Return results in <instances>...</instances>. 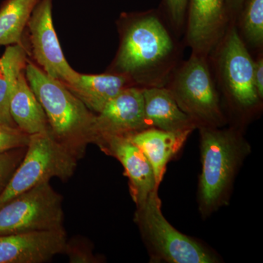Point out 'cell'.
<instances>
[{"label": "cell", "instance_id": "obj_13", "mask_svg": "<svg viewBox=\"0 0 263 263\" xmlns=\"http://www.w3.org/2000/svg\"><path fill=\"white\" fill-rule=\"evenodd\" d=\"M97 145L104 153L112 156L122 164L136 207L146 201L155 189H159L149 161L128 137H105Z\"/></svg>", "mask_w": 263, "mask_h": 263}, {"label": "cell", "instance_id": "obj_26", "mask_svg": "<svg viewBox=\"0 0 263 263\" xmlns=\"http://www.w3.org/2000/svg\"><path fill=\"white\" fill-rule=\"evenodd\" d=\"M245 0H226L227 15L229 24L235 23Z\"/></svg>", "mask_w": 263, "mask_h": 263}, {"label": "cell", "instance_id": "obj_7", "mask_svg": "<svg viewBox=\"0 0 263 263\" xmlns=\"http://www.w3.org/2000/svg\"><path fill=\"white\" fill-rule=\"evenodd\" d=\"M79 160L50 130L29 136L23 159L0 195V207L30 189L50 182L53 178L67 181L73 176Z\"/></svg>", "mask_w": 263, "mask_h": 263}, {"label": "cell", "instance_id": "obj_21", "mask_svg": "<svg viewBox=\"0 0 263 263\" xmlns=\"http://www.w3.org/2000/svg\"><path fill=\"white\" fill-rule=\"evenodd\" d=\"M189 0H162L161 11L175 34L181 32L186 24Z\"/></svg>", "mask_w": 263, "mask_h": 263}, {"label": "cell", "instance_id": "obj_24", "mask_svg": "<svg viewBox=\"0 0 263 263\" xmlns=\"http://www.w3.org/2000/svg\"><path fill=\"white\" fill-rule=\"evenodd\" d=\"M29 136L16 127L0 124V155L15 148L26 147Z\"/></svg>", "mask_w": 263, "mask_h": 263}, {"label": "cell", "instance_id": "obj_4", "mask_svg": "<svg viewBox=\"0 0 263 263\" xmlns=\"http://www.w3.org/2000/svg\"><path fill=\"white\" fill-rule=\"evenodd\" d=\"M223 108L235 120L243 124L260 112L262 99L254 82V59L240 37L235 23L228 24L226 32L209 57ZM229 121V120H228Z\"/></svg>", "mask_w": 263, "mask_h": 263}, {"label": "cell", "instance_id": "obj_19", "mask_svg": "<svg viewBox=\"0 0 263 263\" xmlns=\"http://www.w3.org/2000/svg\"><path fill=\"white\" fill-rule=\"evenodd\" d=\"M40 0H5L0 7V46L24 42V31Z\"/></svg>", "mask_w": 263, "mask_h": 263}, {"label": "cell", "instance_id": "obj_6", "mask_svg": "<svg viewBox=\"0 0 263 263\" xmlns=\"http://www.w3.org/2000/svg\"><path fill=\"white\" fill-rule=\"evenodd\" d=\"M158 190L155 189L146 201L137 207L135 214V221L148 249L151 262H220V257L213 249L170 224L162 214Z\"/></svg>", "mask_w": 263, "mask_h": 263}, {"label": "cell", "instance_id": "obj_20", "mask_svg": "<svg viewBox=\"0 0 263 263\" xmlns=\"http://www.w3.org/2000/svg\"><path fill=\"white\" fill-rule=\"evenodd\" d=\"M235 25L247 48L262 51L263 0H245Z\"/></svg>", "mask_w": 263, "mask_h": 263}, {"label": "cell", "instance_id": "obj_16", "mask_svg": "<svg viewBox=\"0 0 263 263\" xmlns=\"http://www.w3.org/2000/svg\"><path fill=\"white\" fill-rule=\"evenodd\" d=\"M65 85L95 114L123 90L134 86L126 76L108 72L97 75L79 73L76 82Z\"/></svg>", "mask_w": 263, "mask_h": 263}, {"label": "cell", "instance_id": "obj_15", "mask_svg": "<svg viewBox=\"0 0 263 263\" xmlns=\"http://www.w3.org/2000/svg\"><path fill=\"white\" fill-rule=\"evenodd\" d=\"M145 118L148 127L173 133H192L196 126L163 87L143 88Z\"/></svg>", "mask_w": 263, "mask_h": 263}, {"label": "cell", "instance_id": "obj_1", "mask_svg": "<svg viewBox=\"0 0 263 263\" xmlns=\"http://www.w3.org/2000/svg\"><path fill=\"white\" fill-rule=\"evenodd\" d=\"M117 24L119 48L106 72L126 76L138 87L165 86L181 62V48L162 11L124 12Z\"/></svg>", "mask_w": 263, "mask_h": 263}, {"label": "cell", "instance_id": "obj_3", "mask_svg": "<svg viewBox=\"0 0 263 263\" xmlns=\"http://www.w3.org/2000/svg\"><path fill=\"white\" fill-rule=\"evenodd\" d=\"M24 72L47 117L50 133L80 160L89 144H96V114L63 83L47 75L29 60Z\"/></svg>", "mask_w": 263, "mask_h": 263}, {"label": "cell", "instance_id": "obj_5", "mask_svg": "<svg viewBox=\"0 0 263 263\" xmlns=\"http://www.w3.org/2000/svg\"><path fill=\"white\" fill-rule=\"evenodd\" d=\"M164 87L197 129L223 127L228 124L209 57L192 53L180 62Z\"/></svg>", "mask_w": 263, "mask_h": 263}, {"label": "cell", "instance_id": "obj_17", "mask_svg": "<svg viewBox=\"0 0 263 263\" xmlns=\"http://www.w3.org/2000/svg\"><path fill=\"white\" fill-rule=\"evenodd\" d=\"M10 114L15 125L28 136L49 131L42 105L29 86L24 70L19 76L10 101Z\"/></svg>", "mask_w": 263, "mask_h": 263}, {"label": "cell", "instance_id": "obj_2", "mask_svg": "<svg viewBox=\"0 0 263 263\" xmlns=\"http://www.w3.org/2000/svg\"><path fill=\"white\" fill-rule=\"evenodd\" d=\"M202 171L199 177V211L209 217L230 202L233 183L251 146L242 128H199Z\"/></svg>", "mask_w": 263, "mask_h": 263}, {"label": "cell", "instance_id": "obj_14", "mask_svg": "<svg viewBox=\"0 0 263 263\" xmlns=\"http://www.w3.org/2000/svg\"><path fill=\"white\" fill-rule=\"evenodd\" d=\"M190 134L148 127L128 138L146 155L153 169L156 183L160 186L167 164L182 148Z\"/></svg>", "mask_w": 263, "mask_h": 263}, {"label": "cell", "instance_id": "obj_10", "mask_svg": "<svg viewBox=\"0 0 263 263\" xmlns=\"http://www.w3.org/2000/svg\"><path fill=\"white\" fill-rule=\"evenodd\" d=\"M95 127L96 145L105 137H129L148 128L143 88L133 86L123 90L96 114Z\"/></svg>", "mask_w": 263, "mask_h": 263}, {"label": "cell", "instance_id": "obj_18", "mask_svg": "<svg viewBox=\"0 0 263 263\" xmlns=\"http://www.w3.org/2000/svg\"><path fill=\"white\" fill-rule=\"evenodd\" d=\"M25 43L8 46L0 57V124L16 127L10 114V101L19 76L29 59ZM17 128V127H16Z\"/></svg>", "mask_w": 263, "mask_h": 263}, {"label": "cell", "instance_id": "obj_23", "mask_svg": "<svg viewBox=\"0 0 263 263\" xmlns=\"http://www.w3.org/2000/svg\"><path fill=\"white\" fill-rule=\"evenodd\" d=\"M69 257L70 262L72 263H91L98 262L90 247L89 242L85 238H74L67 240L65 252Z\"/></svg>", "mask_w": 263, "mask_h": 263}, {"label": "cell", "instance_id": "obj_12", "mask_svg": "<svg viewBox=\"0 0 263 263\" xmlns=\"http://www.w3.org/2000/svg\"><path fill=\"white\" fill-rule=\"evenodd\" d=\"M65 229L0 235V263H43L65 252Z\"/></svg>", "mask_w": 263, "mask_h": 263}, {"label": "cell", "instance_id": "obj_9", "mask_svg": "<svg viewBox=\"0 0 263 263\" xmlns=\"http://www.w3.org/2000/svg\"><path fill=\"white\" fill-rule=\"evenodd\" d=\"M53 0H40L29 19L28 29L32 56L47 75L65 84L76 82L79 72L67 62L53 27Z\"/></svg>", "mask_w": 263, "mask_h": 263}, {"label": "cell", "instance_id": "obj_25", "mask_svg": "<svg viewBox=\"0 0 263 263\" xmlns=\"http://www.w3.org/2000/svg\"><path fill=\"white\" fill-rule=\"evenodd\" d=\"M254 82L259 98L263 99V55L259 52L257 58L254 60Z\"/></svg>", "mask_w": 263, "mask_h": 263}, {"label": "cell", "instance_id": "obj_22", "mask_svg": "<svg viewBox=\"0 0 263 263\" xmlns=\"http://www.w3.org/2000/svg\"><path fill=\"white\" fill-rule=\"evenodd\" d=\"M26 147L15 148L0 155V195L22 162Z\"/></svg>", "mask_w": 263, "mask_h": 263}, {"label": "cell", "instance_id": "obj_8", "mask_svg": "<svg viewBox=\"0 0 263 263\" xmlns=\"http://www.w3.org/2000/svg\"><path fill=\"white\" fill-rule=\"evenodd\" d=\"M63 198L50 182L20 194L0 207V235L63 228Z\"/></svg>", "mask_w": 263, "mask_h": 263}, {"label": "cell", "instance_id": "obj_11", "mask_svg": "<svg viewBox=\"0 0 263 263\" xmlns=\"http://www.w3.org/2000/svg\"><path fill=\"white\" fill-rule=\"evenodd\" d=\"M228 24L226 0H189L185 28L192 53L209 57Z\"/></svg>", "mask_w": 263, "mask_h": 263}]
</instances>
